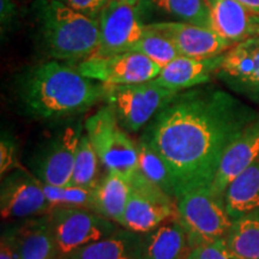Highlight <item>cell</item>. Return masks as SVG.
I'll list each match as a JSON object with an SVG mask.
<instances>
[{"instance_id":"obj_1","label":"cell","mask_w":259,"mask_h":259,"mask_svg":"<svg viewBox=\"0 0 259 259\" xmlns=\"http://www.w3.org/2000/svg\"><path fill=\"white\" fill-rule=\"evenodd\" d=\"M258 116L254 108L213 85L178 93L155 115L143 135L169 167L177 200L211 185L227 148Z\"/></svg>"},{"instance_id":"obj_2","label":"cell","mask_w":259,"mask_h":259,"mask_svg":"<svg viewBox=\"0 0 259 259\" xmlns=\"http://www.w3.org/2000/svg\"><path fill=\"white\" fill-rule=\"evenodd\" d=\"M105 95V84L87 78L74 67L50 60L25 70L16 97L22 113L44 122L71 121L92 109Z\"/></svg>"},{"instance_id":"obj_3","label":"cell","mask_w":259,"mask_h":259,"mask_svg":"<svg viewBox=\"0 0 259 259\" xmlns=\"http://www.w3.org/2000/svg\"><path fill=\"white\" fill-rule=\"evenodd\" d=\"M31 12L38 47L50 59L77 65L99 50V19L80 14L59 0H35Z\"/></svg>"},{"instance_id":"obj_4","label":"cell","mask_w":259,"mask_h":259,"mask_svg":"<svg viewBox=\"0 0 259 259\" xmlns=\"http://www.w3.org/2000/svg\"><path fill=\"white\" fill-rule=\"evenodd\" d=\"M178 219L185 229L192 250L197 246L221 240L228 234L233 220L227 211L225 197L211 186H200L177 200Z\"/></svg>"},{"instance_id":"obj_5","label":"cell","mask_w":259,"mask_h":259,"mask_svg":"<svg viewBox=\"0 0 259 259\" xmlns=\"http://www.w3.org/2000/svg\"><path fill=\"white\" fill-rule=\"evenodd\" d=\"M84 130L107 171L131 180L138 170L137 143L119 124L112 107L105 105L89 116Z\"/></svg>"},{"instance_id":"obj_6","label":"cell","mask_w":259,"mask_h":259,"mask_svg":"<svg viewBox=\"0 0 259 259\" xmlns=\"http://www.w3.org/2000/svg\"><path fill=\"white\" fill-rule=\"evenodd\" d=\"M177 94L151 82L105 85L103 101L112 107L121 127L128 134H135L147 127Z\"/></svg>"},{"instance_id":"obj_7","label":"cell","mask_w":259,"mask_h":259,"mask_svg":"<svg viewBox=\"0 0 259 259\" xmlns=\"http://www.w3.org/2000/svg\"><path fill=\"white\" fill-rule=\"evenodd\" d=\"M47 216L59 259L102 240L120 228L118 223L83 208H56Z\"/></svg>"},{"instance_id":"obj_8","label":"cell","mask_w":259,"mask_h":259,"mask_svg":"<svg viewBox=\"0 0 259 259\" xmlns=\"http://www.w3.org/2000/svg\"><path fill=\"white\" fill-rule=\"evenodd\" d=\"M84 122L69 121L40 145L30 162L31 173L41 183L52 186H69Z\"/></svg>"},{"instance_id":"obj_9","label":"cell","mask_w":259,"mask_h":259,"mask_svg":"<svg viewBox=\"0 0 259 259\" xmlns=\"http://www.w3.org/2000/svg\"><path fill=\"white\" fill-rule=\"evenodd\" d=\"M131 194L122 216L120 227L147 234L178 213L177 200L150 183L141 171L130 180Z\"/></svg>"},{"instance_id":"obj_10","label":"cell","mask_w":259,"mask_h":259,"mask_svg":"<svg viewBox=\"0 0 259 259\" xmlns=\"http://www.w3.org/2000/svg\"><path fill=\"white\" fill-rule=\"evenodd\" d=\"M82 76L105 85H128L154 80L161 67L138 52L93 56L74 65Z\"/></svg>"},{"instance_id":"obj_11","label":"cell","mask_w":259,"mask_h":259,"mask_svg":"<svg viewBox=\"0 0 259 259\" xmlns=\"http://www.w3.org/2000/svg\"><path fill=\"white\" fill-rule=\"evenodd\" d=\"M52 211L42 183L23 167L2 178L0 213L3 220H27Z\"/></svg>"},{"instance_id":"obj_12","label":"cell","mask_w":259,"mask_h":259,"mask_svg":"<svg viewBox=\"0 0 259 259\" xmlns=\"http://www.w3.org/2000/svg\"><path fill=\"white\" fill-rule=\"evenodd\" d=\"M99 24L100 47L96 56L131 52L145 32L137 5L122 0H109L100 14Z\"/></svg>"},{"instance_id":"obj_13","label":"cell","mask_w":259,"mask_h":259,"mask_svg":"<svg viewBox=\"0 0 259 259\" xmlns=\"http://www.w3.org/2000/svg\"><path fill=\"white\" fill-rule=\"evenodd\" d=\"M215 77L233 93L259 106V36L227 51Z\"/></svg>"},{"instance_id":"obj_14","label":"cell","mask_w":259,"mask_h":259,"mask_svg":"<svg viewBox=\"0 0 259 259\" xmlns=\"http://www.w3.org/2000/svg\"><path fill=\"white\" fill-rule=\"evenodd\" d=\"M147 27L169 38L183 57L197 59L219 57L231 50L234 45L222 37L213 29L202 28L184 22H156L148 24Z\"/></svg>"},{"instance_id":"obj_15","label":"cell","mask_w":259,"mask_h":259,"mask_svg":"<svg viewBox=\"0 0 259 259\" xmlns=\"http://www.w3.org/2000/svg\"><path fill=\"white\" fill-rule=\"evenodd\" d=\"M259 158V116L251 122L223 155L216 176L211 183V189L220 196L225 197L229 184Z\"/></svg>"},{"instance_id":"obj_16","label":"cell","mask_w":259,"mask_h":259,"mask_svg":"<svg viewBox=\"0 0 259 259\" xmlns=\"http://www.w3.org/2000/svg\"><path fill=\"white\" fill-rule=\"evenodd\" d=\"M4 231L11 238L18 259H59L47 215L22 220Z\"/></svg>"},{"instance_id":"obj_17","label":"cell","mask_w":259,"mask_h":259,"mask_svg":"<svg viewBox=\"0 0 259 259\" xmlns=\"http://www.w3.org/2000/svg\"><path fill=\"white\" fill-rule=\"evenodd\" d=\"M222 60L223 54L204 59L180 56L164 66L151 83L171 92H185L186 89L209 83L211 77L216 74Z\"/></svg>"},{"instance_id":"obj_18","label":"cell","mask_w":259,"mask_h":259,"mask_svg":"<svg viewBox=\"0 0 259 259\" xmlns=\"http://www.w3.org/2000/svg\"><path fill=\"white\" fill-rule=\"evenodd\" d=\"M211 27L226 40L239 44L259 36V15L236 0H206Z\"/></svg>"},{"instance_id":"obj_19","label":"cell","mask_w":259,"mask_h":259,"mask_svg":"<svg viewBox=\"0 0 259 259\" xmlns=\"http://www.w3.org/2000/svg\"><path fill=\"white\" fill-rule=\"evenodd\" d=\"M192 251L178 216L143 234V259H187Z\"/></svg>"},{"instance_id":"obj_20","label":"cell","mask_w":259,"mask_h":259,"mask_svg":"<svg viewBox=\"0 0 259 259\" xmlns=\"http://www.w3.org/2000/svg\"><path fill=\"white\" fill-rule=\"evenodd\" d=\"M63 259H143V234L119 228L102 240Z\"/></svg>"},{"instance_id":"obj_21","label":"cell","mask_w":259,"mask_h":259,"mask_svg":"<svg viewBox=\"0 0 259 259\" xmlns=\"http://www.w3.org/2000/svg\"><path fill=\"white\" fill-rule=\"evenodd\" d=\"M131 191L127 179L107 171L94 189V211L120 226Z\"/></svg>"},{"instance_id":"obj_22","label":"cell","mask_w":259,"mask_h":259,"mask_svg":"<svg viewBox=\"0 0 259 259\" xmlns=\"http://www.w3.org/2000/svg\"><path fill=\"white\" fill-rule=\"evenodd\" d=\"M225 203L233 221L259 210V158L229 184Z\"/></svg>"},{"instance_id":"obj_23","label":"cell","mask_w":259,"mask_h":259,"mask_svg":"<svg viewBox=\"0 0 259 259\" xmlns=\"http://www.w3.org/2000/svg\"><path fill=\"white\" fill-rule=\"evenodd\" d=\"M138 170L164 193L177 200L176 181L173 174L158 151L142 134L137 142Z\"/></svg>"},{"instance_id":"obj_24","label":"cell","mask_w":259,"mask_h":259,"mask_svg":"<svg viewBox=\"0 0 259 259\" xmlns=\"http://www.w3.org/2000/svg\"><path fill=\"white\" fill-rule=\"evenodd\" d=\"M225 239L236 257L259 259V210L234 220Z\"/></svg>"},{"instance_id":"obj_25","label":"cell","mask_w":259,"mask_h":259,"mask_svg":"<svg viewBox=\"0 0 259 259\" xmlns=\"http://www.w3.org/2000/svg\"><path fill=\"white\" fill-rule=\"evenodd\" d=\"M99 162L100 158L92 142L87 134H83L77 150L70 186L95 189L101 179L99 178Z\"/></svg>"},{"instance_id":"obj_26","label":"cell","mask_w":259,"mask_h":259,"mask_svg":"<svg viewBox=\"0 0 259 259\" xmlns=\"http://www.w3.org/2000/svg\"><path fill=\"white\" fill-rule=\"evenodd\" d=\"M154 3L178 22L212 29L209 6L204 0H154Z\"/></svg>"},{"instance_id":"obj_27","label":"cell","mask_w":259,"mask_h":259,"mask_svg":"<svg viewBox=\"0 0 259 259\" xmlns=\"http://www.w3.org/2000/svg\"><path fill=\"white\" fill-rule=\"evenodd\" d=\"M131 52L144 54L155 64H157L161 69L180 57L179 51L169 38L162 35L161 32L151 30L147 25H145L143 37L138 41Z\"/></svg>"},{"instance_id":"obj_28","label":"cell","mask_w":259,"mask_h":259,"mask_svg":"<svg viewBox=\"0 0 259 259\" xmlns=\"http://www.w3.org/2000/svg\"><path fill=\"white\" fill-rule=\"evenodd\" d=\"M52 210L56 208H83L94 211V189L77 186H52L42 183Z\"/></svg>"},{"instance_id":"obj_29","label":"cell","mask_w":259,"mask_h":259,"mask_svg":"<svg viewBox=\"0 0 259 259\" xmlns=\"http://www.w3.org/2000/svg\"><path fill=\"white\" fill-rule=\"evenodd\" d=\"M22 168L19 164L18 147L15 138L8 132H3L0 139V174L4 178L10 171Z\"/></svg>"},{"instance_id":"obj_30","label":"cell","mask_w":259,"mask_h":259,"mask_svg":"<svg viewBox=\"0 0 259 259\" xmlns=\"http://www.w3.org/2000/svg\"><path fill=\"white\" fill-rule=\"evenodd\" d=\"M187 259H240L229 250L226 239L194 247Z\"/></svg>"},{"instance_id":"obj_31","label":"cell","mask_w":259,"mask_h":259,"mask_svg":"<svg viewBox=\"0 0 259 259\" xmlns=\"http://www.w3.org/2000/svg\"><path fill=\"white\" fill-rule=\"evenodd\" d=\"M59 2L90 18L99 19L100 14L108 4L109 0H59Z\"/></svg>"},{"instance_id":"obj_32","label":"cell","mask_w":259,"mask_h":259,"mask_svg":"<svg viewBox=\"0 0 259 259\" xmlns=\"http://www.w3.org/2000/svg\"><path fill=\"white\" fill-rule=\"evenodd\" d=\"M17 17V8L12 0H0V27L2 36L4 37L15 23Z\"/></svg>"},{"instance_id":"obj_33","label":"cell","mask_w":259,"mask_h":259,"mask_svg":"<svg viewBox=\"0 0 259 259\" xmlns=\"http://www.w3.org/2000/svg\"><path fill=\"white\" fill-rule=\"evenodd\" d=\"M0 259H18L17 252L11 238L5 231L2 233V241H0Z\"/></svg>"},{"instance_id":"obj_34","label":"cell","mask_w":259,"mask_h":259,"mask_svg":"<svg viewBox=\"0 0 259 259\" xmlns=\"http://www.w3.org/2000/svg\"><path fill=\"white\" fill-rule=\"evenodd\" d=\"M236 2L240 3L241 5H244L250 11L259 15V0H236Z\"/></svg>"},{"instance_id":"obj_35","label":"cell","mask_w":259,"mask_h":259,"mask_svg":"<svg viewBox=\"0 0 259 259\" xmlns=\"http://www.w3.org/2000/svg\"><path fill=\"white\" fill-rule=\"evenodd\" d=\"M122 2L128 3V4H131V5H137L141 0H122Z\"/></svg>"}]
</instances>
